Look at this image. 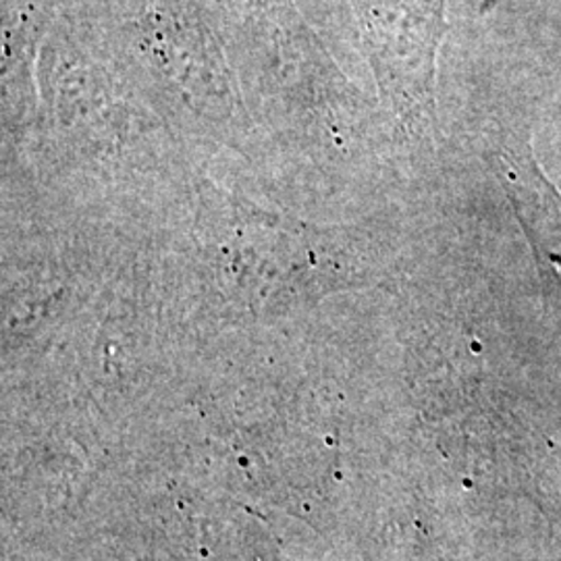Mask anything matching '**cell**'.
<instances>
[{"label": "cell", "instance_id": "1", "mask_svg": "<svg viewBox=\"0 0 561 561\" xmlns=\"http://www.w3.org/2000/svg\"><path fill=\"white\" fill-rule=\"evenodd\" d=\"M382 88L401 113L433 102L445 0H354Z\"/></svg>", "mask_w": 561, "mask_h": 561}]
</instances>
